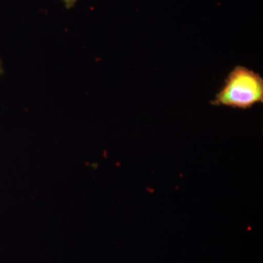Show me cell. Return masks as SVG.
Segmentation results:
<instances>
[{
	"mask_svg": "<svg viewBox=\"0 0 263 263\" xmlns=\"http://www.w3.org/2000/svg\"><path fill=\"white\" fill-rule=\"evenodd\" d=\"M257 104H263V77L243 66H236L228 73L215 100L211 102L214 106L244 110Z\"/></svg>",
	"mask_w": 263,
	"mask_h": 263,
	"instance_id": "obj_1",
	"label": "cell"
},
{
	"mask_svg": "<svg viewBox=\"0 0 263 263\" xmlns=\"http://www.w3.org/2000/svg\"><path fill=\"white\" fill-rule=\"evenodd\" d=\"M62 1L64 2V4H65V6H66L67 9H70V8H72L76 5V2L78 0H62Z\"/></svg>",
	"mask_w": 263,
	"mask_h": 263,
	"instance_id": "obj_2",
	"label": "cell"
},
{
	"mask_svg": "<svg viewBox=\"0 0 263 263\" xmlns=\"http://www.w3.org/2000/svg\"><path fill=\"white\" fill-rule=\"evenodd\" d=\"M3 73V64H2V61L0 59V76H2Z\"/></svg>",
	"mask_w": 263,
	"mask_h": 263,
	"instance_id": "obj_3",
	"label": "cell"
}]
</instances>
